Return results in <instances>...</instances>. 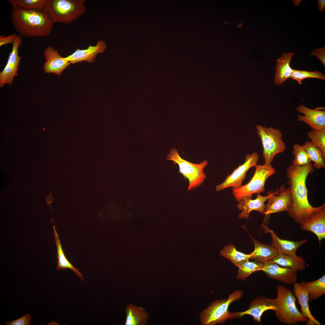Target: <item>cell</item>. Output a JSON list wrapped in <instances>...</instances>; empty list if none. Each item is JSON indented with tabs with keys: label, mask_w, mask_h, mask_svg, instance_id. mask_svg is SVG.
<instances>
[{
	"label": "cell",
	"mask_w": 325,
	"mask_h": 325,
	"mask_svg": "<svg viewBox=\"0 0 325 325\" xmlns=\"http://www.w3.org/2000/svg\"><path fill=\"white\" fill-rule=\"evenodd\" d=\"M314 171L313 164L311 162L304 166L291 165L286 169L287 184L289 186L292 199L287 212L290 218L300 224L325 207L324 204L319 207H314L308 200L306 181L308 175Z\"/></svg>",
	"instance_id": "6da1fadb"
},
{
	"label": "cell",
	"mask_w": 325,
	"mask_h": 325,
	"mask_svg": "<svg viewBox=\"0 0 325 325\" xmlns=\"http://www.w3.org/2000/svg\"><path fill=\"white\" fill-rule=\"evenodd\" d=\"M11 19L15 30L22 38L46 37L53 28V23L43 10L12 7Z\"/></svg>",
	"instance_id": "7a4b0ae2"
},
{
	"label": "cell",
	"mask_w": 325,
	"mask_h": 325,
	"mask_svg": "<svg viewBox=\"0 0 325 325\" xmlns=\"http://www.w3.org/2000/svg\"><path fill=\"white\" fill-rule=\"evenodd\" d=\"M85 0H46L43 10L54 24L71 23L86 11Z\"/></svg>",
	"instance_id": "3957f363"
},
{
	"label": "cell",
	"mask_w": 325,
	"mask_h": 325,
	"mask_svg": "<svg viewBox=\"0 0 325 325\" xmlns=\"http://www.w3.org/2000/svg\"><path fill=\"white\" fill-rule=\"evenodd\" d=\"M243 295L242 290H237L231 293L227 299L216 300L212 302L200 313L201 324L215 325L223 324L228 319L241 317L240 312H229L228 307L231 303L241 299Z\"/></svg>",
	"instance_id": "277c9868"
},
{
	"label": "cell",
	"mask_w": 325,
	"mask_h": 325,
	"mask_svg": "<svg viewBox=\"0 0 325 325\" xmlns=\"http://www.w3.org/2000/svg\"><path fill=\"white\" fill-rule=\"evenodd\" d=\"M276 289L277 309L275 312L278 320L282 323L288 325L306 323L308 320L302 316L297 308L296 299L291 291L282 286H277Z\"/></svg>",
	"instance_id": "5b68a950"
},
{
	"label": "cell",
	"mask_w": 325,
	"mask_h": 325,
	"mask_svg": "<svg viewBox=\"0 0 325 325\" xmlns=\"http://www.w3.org/2000/svg\"><path fill=\"white\" fill-rule=\"evenodd\" d=\"M167 159L177 164L179 167L178 172L184 178L187 179L189 184L187 190L189 191L200 186L206 178L203 170L207 166L208 162L204 160L199 164L191 162L182 158L176 149H171Z\"/></svg>",
	"instance_id": "8992f818"
},
{
	"label": "cell",
	"mask_w": 325,
	"mask_h": 325,
	"mask_svg": "<svg viewBox=\"0 0 325 325\" xmlns=\"http://www.w3.org/2000/svg\"><path fill=\"white\" fill-rule=\"evenodd\" d=\"M256 128L262 144L265 163L271 164L276 155L283 152L286 149L282 133L279 129L259 125L256 126Z\"/></svg>",
	"instance_id": "52a82bcc"
},
{
	"label": "cell",
	"mask_w": 325,
	"mask_h": 325,
	"mask_svg": "<svg viewBox=\"0 0 325 325\" xmlns=\"http://www.w3.org/2000/svg\"><path fill=\"white\" fill-rule=\"evenodd\" d=\"M255 167L254 175L248 183L239 187L232 188V195L237 202L245 197L264 193L266 179L275 173L271 164L257 165Z\"/></svg>",
	"instance_id": "ba28073f"
},
{
	"label": "cell",
	"mask_w": 325,
	"mask_h": 325,
	"mask_svg": "<svg viewBox=\"0 0 325 325\" xmlns=\"http://www.w3.org/2000/svg\"><path fill=\"white\" fill-rule=\"evenodd\" d=\"M259 158L257 152L246 155L244 162L228 175L222 183L216 186V191L218 192L230 187L237 188L242 186L247 171L251 168L256 166Z\"/></svg>",
	"instance_id": "9c48e42d"
},
{
	"label": "cell",
	"mask_w": 325,
	"mask_h": 325,
	"mask_svg": "<svg viewBox=\"0 0 325 325\" xmlns=\"http://www.w3.org/2000/svg\"><path fill=\"white\" fill-rule=\"evenodd\" d=\"M23 43L22 38L17 35L12 43V50L9 54L7 63L0 73V87L5 84H12L14 76L18 75L17 71L21 58L18 55V49Z\"/></svg>",
	"instance_id": "30bf717a"
},
{
	"label": "cell",
	"mask_w": 325,
	"mask_h": 325,
	"mask_svg": "<svg viewBox=\"0 0 325 325\" xmlns=\"http://www.w3.org/2000/svg\"><path fill=\"white\" fill-rule=\"evenodd\" d=\"M267 200L264 212L265 215L283 211L287 212L292 200L290 188H286L284 185H282L274 192L271 190L270 196Z\"/></svg>",
	"instance_id": "8fae6325"
},
{
	"label": "cell",
	"mask_w": 325,
	"mask_h": 325,
	"mask_svg": "<svg viewBox=\"0 0 325 325\" xmlns=\"http://www.w3.org/2000/svg\"><path fill=\"white\" fill-rule=\"evenodd\" d=\"M261 271L270 278L284 284L292 285L296 282V271L282 266L274 262L271 260L263 263Z\"/></svg>",
	"instance_id": "7c38bea8"
},
{
	"label": "cell",
	"mask_w": 325,
	"mask_h": 325,
	"mask_svg": "<svg viewBox=\"0 0 325 325\" xmlns=\"http://www.w3.org/2000/svg\"><path fill=\"white\" fill-rule=\"evenodd\" d=\"M277 309V301L276 298L272 299L264 296H259L250 303L249 308L245 311L240 312L241 317L248 314L253 317L255 323L260 324L261 318L263 313L268 310L275 311Z\"/></svg>",
	"instance_id": "4fadbf2b"
},
{
	"label": "cell",
	"mask_w": 325,
	"mask_h": 325,
	"mask_svg": "<svg viewBox=\"0 0 325 325\" xmlns=\"http://www.w3.org/2000/svg\"><path fill=\"white\" fill-rule=\"evenodd\" d=\"M44 55L46 61L43 67L46 73H53L60 76L70 64L65 57L60 56L57 50L50 45L45 49Z\"/></svg>",
	"instance_id": "5bb4252c"
},
{
	"label": "cell",
	"mask_w": 325,
	"mask_h": 325,
	"mask_svg": "<svg viewBox=\"0 0 325 325\" xmlns=\"http://www.w3.org/2000/svg\"><path fill=\"white\" fill-rule=\"evenodd\" d=\"M105 42L103 40L98 41L95 45H89L85 49H77L72 54L65 58L72 64L86 61L94 62L99 54L102 53L106 49Z\"/></svg>",
	"instance_id": "9a60e30c"
},
{
	"label": "cell",
	"mask_w": 325,
	"mask_h": 325,
	"mask_svg": "<svg viewBox=\"0 0 325 325\" xmlns=\"http://www.w3.org/2000/svg\"><path fill=\"white\" fill-rule=\"evenodd\" d=\"M296 110L303 115L299 114L297 120L309 125L312 129L318 130L325 128V111L312 109L304 105L298 106Z\"/></svg>",
	"instance_id": "2e32d148"
},
{
	"label": "cell",
	"mask_w": 325,
	"mask_h": 325,
	"mask_svg": "<svg viewBox=\"0 0 325 325\" xmlns=\"http://www.w3.org/2000/svg\"><path fill=\"white\" fill-rule=\"evenodd\" d=\"M271 195V190L267 193L266 196H262L260 193L258 194L256 198L252 199V196H246L242 198L237 204L238 209L242 212L238 216L240 218H245L247 219L249 217L250 212L252 210L258 211L264 214L265 209V202L267 200Z\"/></svg>",
	"instance_id": "e0dca14e"
},
{
	"label": "cell",
	"mask_w": 325,
	"mask_h": 325,
	"mask_svg": "<svg viewBox=\"0 0 325 325\" xmlns=\"http://www.w3.org/2000/svg\"><path fill=\"white\" fill-rule=\"evenodd\" d=\"M265 231L269 233L272 238L271 245L278 252L292 256H296V252L302 245L307 242L306 240L293 241L280 238L272 230L269 229L264 223L263 224Z\"/></svg>",
	"instance_id": "ac0fdd59"
},
{
	"label": "cell",
	"mask_w": 325,
	"mask_h": 325,
	"mask_svg": "<svg viewBox=\"0 0 325 325\" xmlns=\"http://www.w3.org/2000/svg\"><path fill=\"white\" fill-rule=\"evenodd\" d=\"M300 227L303 231L313 233L317 237L320 243L325 238V207L300 224Z\"/></svg>",
	"instance_id": "d6986e66"
},
{
	"label": "cell",
	"mask_w": 325,
	"mask_h": 325,
	"mask_svg": "<svg viewBox=\"0 0 325 325\" xmlns=\"http://www.w3.org/2000/svg\"><path fill=\"white\" fill-rule=\"evenodd\" d=\"M293 292L300 306L301 313L308 320L306 323L308 325H321V323L312 315L309 308L308 297L307 291L300 283L296 282L293 284Z\"/></svg>",
	"instance_id": "ffe728a7"
},
{
	"label": "cell",
	"mask_w": 325,
	"mask_h": 325,
	"mask_svg": "<svg viewBox=\"0 0 325 325\" xmlns=\"http://www.w3.org/2000/svg\"><path fill=\"white\" fill-rule=\"evenodd\" d=\"M294 52L284 53L277 60L274 82L277 85L283 83L291 77L293 69L290 64Z\"/></svg>",
	"instance_id": "44dd1931"
},
{
	"label": "cell",
	"mask_w": 325,
	"mask_h": 325,
	"mask_svg": "<svg viewBox=\"0 0 325 325\" xmlns=\"http://www.w3.org/2000/svg\"><path fill=\"white\" fill-rule=\"evenodd\" d=\"M125 325H147L149 315L144 308L128 304L125 308Z\"/></svg>",
	"instance_id": "7402d4cb"
},
{
	"label": "cell",
	"mask_w": 325,
	"mask_h": 325,
	"mask_svg": "<svg viewBox=\"0 0 325 325\" xmlns=\"http://www.w3.org/2000/svg\"><path fill=\"white\" fill-rule=\"evenodd\" d=\"M255 245L254 251L249 254L250 259L257 262L263 263L272 260L278 252L271 245L260 243L250 235Z\"/></svg>",
	"instance_id": "603a6c76"
},
{
	"label": "cell",
	"mask_w": 325,
	"mask_h": 325,
	"mask_svg": "<svg viewBox=\"0 0 325 325\" xmlns=\"http://www.w3.org/2000/svg\"><path fill=\"white\" fill-rule=\"evenodd\" d=\"M53 229L57 250V258L58 261L57 269L58 270L67 269L71 270L82 281L83 280L82 274L79 271L78 269L70 262L64 253L55 225L53 227Z\"/></svg>",
	"instance_id": "cb8c5ba5"
},
{
	"label": "cell",
	"mask_w": 325,
	"mask_h": 325,
	"mask_svg": "<svg viewBox=\"0 0 325 325\" xmlns=\"http://www.w3.org/2000/svg\"><path fill=\"white\" fill-rule=\"evenodd\" d=\"M271 260L280 266L296 271L303 270L305 268V262L303 258L297 255L292 256L278 252Z\"/></svg>",
	"instance_id": "d4e9b609"
},
{
	"label": "cell",
	"mask_w": 325,
	"mask_h": 325,
	"mask_svg": "<svg viewBox=\"0 0 325 325\" xmlns=\"http://www.w3.org/2000/svg\"><path fill=\"white\" fill-rule=\"evenodd\" d=\"M301 286L308 292L309 302L315 300L325 293V275L312 281H302Z\"/></svg>",
	"instance_id": "484cf974"
},
{
	"label": "cell",
	"mask_w": 325,
	"mask_h": 325,
	"mask_svg": "<svg viewBox=\"0 0 325 325\" xmlns=\"http://www.w3.org/2000/svg\"><path fill=\"white\" fill-rule=\"evenodd\" d=\"M220 254L229 259L235 266L239 267L242 263L249 260V255L237 250L234 246L229 244L220 251Z\"/></svg>",
	"instance_id": "4316f807"
},
{
	"label": "cell",
	"mask_w": 325,
	"mask_h": 325,
	"mask_svg": "<svg viewBox=\"0 0 325 325\" xmlns=\"http://www.w3.org/2000/svg\"><path fill=\"white\" fill-rule=\"evenodd\" d=\"M302 146L308 154L311 161L314 162V168L317 169L325 168V157L318 147L307 141Z\"/></svg>",
	"instance_id": "83f0119b"
},
{
	"label": "cell",
	"mask_w": 325,
	"mask_h": 325,
	"mask_svg": "<svg viewBox=\"0 0 325 325\" xmlns=\"http://www.w3.org/2000/svg\"><path fill=\"white\" fill-rule=\"evenodd\" d=\"M262 266L263 263L255 261H247L238 267V272L236 277L238 280H244L253 272L261 271Z\"/></svg>",
	"instance_id": "f1b7e54d"
},
{
	"label": "cell",
	"mask_w": 325,
	"mask_h": 325,
	"mask_svg": "<svg viewBox=\"0 0 325 325\" xmlns=\"http://www.w3.org/2000/svg\"><path fill=\"white\" fill-rule=\"evenodd\" d=\"M292 153L295 157L292 161V165L304 166L308 165L311 161L302 145L296 144L293 145Z\"/></svg>",
	"instance_id": "f546056e"
},
{
	"label": "cell",
	"mask_w": 325,
	"mask_h": 325,
	"mask_svg": "<svg viewBox=\"0 0 325 325\" xmlns=\"http://www.w3.org/2000/svg\"><path fill=\"white\" fill-rule=\"evenodd\" d=\"M46 0H10L12 7L24 10L35 9L43 10Z\"/></svg>",
	"instance_id": "4dcf8cb0"
},
{
	"label": "cell",
	"mask_w": 325,
	"mask_h": 325,
	"mask_svg": "<svg viewBox=\"0 0 325 325\" xmlns=\"http://www.w3.org/2000/svg\"><path fill=\"white\" fill-rule=\"evenodd\" d=\"M307 137L312 144L320 149L325 157V128L318 130L312 129L308 132Z\"/></svg>",
	"instance_id": "1f68e13d"
},
{
	"label": "cell",
	"mask_w": 325,
	"mask_h": 325,
	"mask_svg": "<svg viewBox=\"0 0 325 325\" xmlns=\"http://www.w3.org/2000/svg\"><path fill=\"white\" fill-rule=\"evenodd\" d=\"M290 78L297 81L301 85L302 81L304 79L313 78L324 80L325 76L321 72L317 71H309L293 69Z\"/></svg>",
	"instance_id": "d6a6232c"
},
{
	"label": "cell",
	"mask_w": 325,
	"mask_h": 325,
	"mask_svg": "<svg viewBox=\"0 0 325 325\" xmlns=\"http://www.w3.org/2000/svg\"><path fill=\"white\" fill-rule=\"evenodd\" d=\"M31 317L30 314H27L18 319L6 322L7 325H30Z\"/></svg>",
	"instance_id": "836d02e7"
},
{
	"label": "cell",
	"mask_w": 325,
	"mask_h": 325,
	"mask_svg": "<svg viewBox=\"0 0 325 325\" xmlns=\"http://www.w3.org/2000/svg\"><path fill=\"white\" fill-rule=\"evenodd\" d=\"M311 55L317 57L325 67V47L320 48L314 49Z\"/></svg>",
	"instance_id": "e575fe53"
},
{
	"label": "cell",
	"mask_w": 325,
	"mask_h": 325,
	"mask_svg": "<svg viewBox=\"0 0 325 325\" xmlns=\"http://www.w3.org/2000/svg\"><path fill=\"white\" fill-rule=\"evenodd\" d=\"M17 35L15 34L5 36L4 35L0 36V46L13 43L16 39Z\"/></svg>",
	"instance_id": "d590c367"
},
{
	"label": "cell",
	"mask_w": 325,
	"mask_h": 325,
	"mask_svg": "<svg viewBox=\"0 0 325 325\" xmlns=\"http://www.w3.org/2000/svg\"><path fill=\"white\" fill-rule=\"evenodd\" d=\"M318 9L321 12H323L325 7V0H318Z\"/></svg>",
	"instance_id": "8d00e7d4"
}]
</instances>
